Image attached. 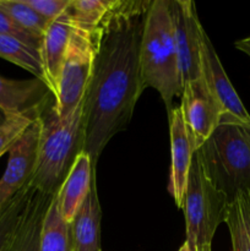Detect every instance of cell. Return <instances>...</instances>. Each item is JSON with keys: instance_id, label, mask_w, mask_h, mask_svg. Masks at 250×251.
I'll return each instance as SVG.
<instances>
[{"instance_id": "1", "label": "cell", "mask_w": 250, "mask_h": 251, "mask_svg": "<svg viewBox=\"0 0 250 251\" xmlns=\"http://www.w3.org/2000/svg\"><path fill=\"white\" fill-rule=\"evenodd\" d=\"M150 5L115 0L95 36V65L83 105L85 151L93 166L110 139L126 129L146 88L140 46Z\"/></svg>"}, {"instance_id": "2", "label": "cell", "mask_w": 250, "mask_h": 251, "mask_svg": "<svg viewBox=\"0 0 250 251\" xmlns=\"http://www.w3.org/2000/svg\"><path fill=\"white\" fill-rule=\"evenodd\" d=\"M85 100L65 117L54 104L42 113L37 164L31 185L47 195H55L78 153L85 151Z\"/></svg>"}, {"instance_id": "3", "label": "cell", "mask_w": 250, "mask_h": 251, "mask_svg": "<svg viewBox=\"0 0 250 251\" xmlns=\"http://www.w3.org/2000/svg\"><path fill=\"white\" fill-rule=\"evenodd\" d=\"M198 152L208 178L228 202L250 194V122L223 112Z\"/></svg>"}, {"instance_id": "4", "label": "cell", "mask_w": 250, "mask_h": 251, "mask_svg": "<svg viewBox=\"0 0 250 251\" xmlns=\"http://www.w3.org/2000/svg\"><path fill=\"white\" fill-rule=\"evenodd\" d=\"M144 83L159 93L167 112L173 109V98L181 96L178 53L169 0L151 1L145 16L140 46Z\"/></svg>"}, {"instance_id": "5", "label": "cell", "mask_w": 250, "mask_h": 251, "mask_svg": "<svg viewBox=\"0 0 250 251\" xmlns=\"http://www.w3.org/2000/svg\"><path fill=\"white\" fill-rule=\"evenodd\" d=\"M227 198L218 190L205 171L198 151L194 152L181 210L185 216L186 239L193 251L211 247L218 226L225 222Z\"/></svg>"}, {"instance_id": "6", "label": "cell", "mask_w": 250, "mask_h": 251, "mask_svg": "<svg viewBox=\"0 0 250 251\" xmlns=\"http://www.w3.org/2000/svg\"><path fill=\"white\" fill-rule=\"evenodd\" d=\"M95 56V38L73 27L54 97V110L59 117L68 115L85 100Z\"/></svg>"}, {"instance_id": "7", "label": "cell", "mask_w": 250, "mask_h": 251, "mask_svg": "<svg viewBox=\"0 0 250 251\" xmlns=\"http://www.w3.org/2000/svg\"><path fill=\"white\" fill-rule=\"evenodd\" d=\"M181 88L185 83L201 78V32L195 2L191 0H169Z\"/></svg>"}, {"instance_id": "8", "label": "cell", "mask_w": 250, "mask_h": 251, "mask_svg": "<svg viewBox=\"0 0 250 251\" xmlns=\"http://www.w3.org/2000/svg\"><path fill=\"white\" fill-rule=\"evenodd\" d=\"M41 127L39 117L22 132L7 152L6 169L0 178V210L31 183L37 164Z\"/></svg>"}, {"instance_id": "9", "label": "cell", "mask_w": 250, "mask_h": 251, "mask_svg": "<svg viewBox=\"0 0 250 251\" xmlns=\"http://www.w3.org/2000/svg\"><path fill=\"white\" fill-rule=\"evenodd\" d=\"M180 97L184 122L194 151H198L216 129L223 110L208 91L202 76L183 85Z\"/></svg>"}, {"instance_id": "10", "label": "cell", "mask_w": 250, "mask_h": 251, "mask_svg": "<svg viewBox=\"0 0 250 251\" xmlns=\"http://www.w3.org/2000/svg\"><path fill=\"white\" fill-rule=\"evenodd\" d=\"M201 76L223 112L230 113L244 122H250V114L245 109L237 91L228 78L212 42L205 29L201 32Z\"/></svg>"}, {"instance_id": "11", "label": "cell", "mask_w": 250, "mask_h": 251, "mask_svg": "<svg viewBox=\"0 0 250 251\" xmlns=\"http://www.w3.org/2000/svg\"><path fill=\"white\" fill-rule=\"evenodd\" d=\"M171 126V179L169 193L174 199L176 207L181 208L188 184L189 171L194 154V147L184 122L180 107H174L168 113Z\"/></svg>"}, {"instance_id": "12", "label": "cell", "mask_w": 250, "mask_h": 251, "mask_svg": "<svg viewBox=\"0 0 250 251\" xmlns=\"http://www.w3.org/2000/svg\"><path fill=\"white\" fill-rule=\"evenodd\" d=\"M53 95L39 78L11 80L0 76V108L9 118L42 114Z\"/></svg>"}, {"instance_id": "13", "label": "cell", "mask_w": 250, "mask_h": 251, "mask_svg": "<svg viewBox=\"0 0 250 251\" xmlns=\"http://www.w3.org/2000/svg\"><path fill=\"white\" fill-rule=\"evenodd\" d=\"M71 31L73 26L70 17L65 10L64 14L49 22L42 37L41 56L43 63L44 83L53 95V98L56 95L59 75L70 41Z\"/></svg>"}, {"instance_id": "14", "label": "cell", "mask_w": 250, "mask_h": 251, "mask_svg": "<svg viewBox=\"0 0 250 251\" xmlns=\"http://www.w3.org/2000/svg\"><path fill=\"white\" fill-rule=\"evenodd\" d=\"M53 198L54 195L41 193L31 185L9 251H41L42 226Z\"/></svg>"}, {"instance_id": "15", "label": "cell", "mask_w": 250, "mask_h": 251, "mask_svg": "<svg viewBox=\"0 0 250 251\" xmlns=\"http://www.w3.org/2000/svg\"><path fill=\"white\" fill-rule=\"evenodd\" d=\"M93 181L92 159L86 151L80 152L55 195L60 215L66 222L71 223L74 220L75 213L87 198Z\"/></svg>"}, {"instance_id": "16", "label": "cell", "mask_w": 250, "mask_h": 251, "mask_svg": "<svg viewBox=\"0 0 250 251\" xmlns=\"http://www.w3.org/2000/svg\"><path fill=\"white\" fill-rule=\"evenodd\" d=\"M100 220H102V210H100L95 179L87 198L85 199L70 223L74 250L102 251Z\"/></svg>"}, {"instance_id": "17", "label": "cell", "mask_w": 250, "mask_h": 251, "mask_svg": "<svg viewBox=\"0 0 250 251\" xmlns=\"http://www.w3.org/2000/svg\"><path fill=\"white\" fill-rule=\"evenodd\" d=\"M115 0H71L66 9L71 26L95 38Z\"/></svg>"}, {"instance_id": "18", "label": "cell", "mask_w": 250, "mask_h": 251, "mask_svg": "<svg viewBox=\"0 0 250 251\" xmlns=\"http://www.w3.org/2000/svg\"><path fill=\"white\" fill-rule=\"evenodd\" d=\"M56 195V194H55ZM55 195L44 217L41 233V251H73L71 225L60 215Z\"/></svg>"}, {"instance_id": "19", "label": "cell", "mask_w": 250, "mask_h": 251, "mask_svg": "<svg viewBox=\"0 0 250 251\" xmlns=\"http://www.w3.org/2000/svg\"><path fill=\"white\" fill-rule=\"evenodd\" d=\"M225 223L233 251H250V194H242L228 205Z\"/></svg>"}, {"instance_id": "20", "label": "cell", "mask_w": 250, "mask_h": 251, "mask_svg": "<svg viewBox=\"0 0 250 251\" xmlns=\"http://www.w3.org/2000/svg\"><path fill=\"white\" fill-rule=\"evenodd\" d=\"M0 58L25 69L36 78L44 81L41 49L10 36L0 34Z\"/></svg>"}, {"instance_id": "21", "label": "cell", "mask_w": 250, "mask_h": 251, "mask_svg": "<svg viewBox=\"0 0 250 251\" xmlns=\"http://www.w3.org/2000/svg\"><path fill=\"white\" fill-rule=\"evenodd\" d=\"M0 9L4 10L19 26L41 38L50 22L37 14L24 0H0Z\"/></svg>"}, {"instance_id": "22", "label": "cell", "mask_w": 250, "mask_h": 251, "mask_svg": "<svg viewBox=\"0 0 250 251\" xmlns=\"http://www.w3.org/2000/svg\"><path fill=\"white\" fill-rule=\"evenodd\" d=\"M31 191V183L2 207L0 218V251H9L15 229Z\"/></svg>"}, {"instance_id": "23", "label": "cell", "mask_w": 250, "mask_h": 251, "mask_svg": "<svg viewBox=\"0 0 250 251\" xmlns=\"http://www.w3.org/2000/svg\"><path fill=\"white\" fill-rule=\"evenodd\" d=\"M41 114H25L12 117L0 126V157L9 152L10 147L21 136L22 132L32 124Z\"/></svg>"}, {"instance_id": "24", "label": "cell", "mask_w": 250, "mask_h": 251, "mask_svg": "<svg viewBox=\"0 0 250 251\" xmlns=\"http://www.w3.org/2000/svg\"><path fill=\"white\" fill-rule=\"evenodd\" d=\"M0 34L1 36L14 37V38L20 39V41L26 42L27 44L34 47V48L41 49V37L34 36L31 32L26 31L21 26H19L2 9H0Z\"/></svg>"}, {"instance_id": "25", "label": "cell", "mask_w": 250, "mask_h": 251, "mask_svg": "<svg viewBox=\"0 0 250 251\" xmlns=\"http://www.w3.org/2000/svg\"><path fill=\"white\" fill-rule=\"evenodd\" d=\"M37 14L48 21H53L65 12L71 0H24Z\"/></svg>"}, {"instance_id": "26", "label": "cell", "mask_w": 250, "mask_h": 251, "mask_svg": "<svg viewBox=\"0 0 250 251\" xmlns=\"http://www.w3.org/2000/svg\"><path fill=\"white\" fill-rule=\"evenodd\" d=\"M235 47H237V49H239L240 51H243V53H245L247 55L250 56V37L238 41L237 43H235Z\"/></svg>"}, {"instance_id": "27", "label": "cell", "mask_w": 250, "mask_h": 251, "mask_svg": "<svg viewBox=\"0 0 250 251\" xmlns=\"http://www.w3.org/2000/svg\"><path fill=\"white\" fill-rule=\"evenodd\" d=\"M9 119H10V118L7 117V115L5 114L4 112H2L1 108H0V126H2V125H4L5 123H6Z\"/></svg>"}, {"instance_id": "28", "label": "cell", "mask_w": 250, "mask_h": 251, "mask_svg": "<svg viewBox=\"0 0 250 251\" xmlns=\"http://www.w3.org/2000/svg\"><path fill=\"white\" fill-rule=\"evenodd\" d=\"M178 251H193V250H191V248L189 247V244H188V243H186V242H184V244L181 245V247H180V249H179Z\"/></svg>"}, {"instance_id": "29", "label": "cell", "mask_w": 250, "mask_h": 251, "mask_svg": "<svg viewBox=\"0 0 250 251\" xmlns=\"http://www.w3.org/2000/svg\"><path fill=\"white\" fill-rule=\"evenodd\" d=\"M199 251H211V247H205L202 249H200Z\"/></svg>"}, {"instance_id": "30", "label": "cell", "mask_w": 250, "mask_h": 251, "mask_svg": "<svg viewBox=\"0 0 250 251\" xmlns=\"http://www.w3.org/2000/svg\"><path fill=\"white\" fill-rule=\"evenodd\" d=\"M1 212H2V210H0V218H1Z\"/></svg>"}, {"instance_id": "31", "label": "cell", "mask_w": 250, "mask_h": 251, "mask_svg": "<svg viewBox=\"0 0 250 251\" xmlns=\"http://www.w3.org/2000/svg\"><path fill=\"white\" fill-rule=\"evenodd\" d=\"M73 251H75V250H74V247H73Z\"/></svg>"}]
</instances>
